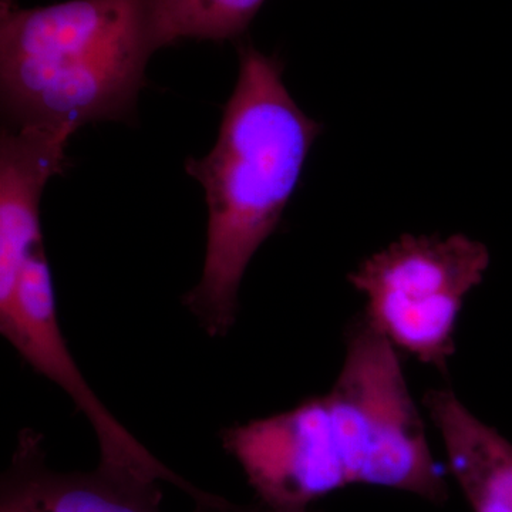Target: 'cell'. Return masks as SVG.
<instances>
[{
    "label": "cell",
    "mask_w": 512,
    "mask_h": 512,
    "mask_svg": "<svg viewBox=\"0 0 512 512\" xmlns=\"http://www.w3.org/2000/svg\"><path fill=\"white\" fill-rule=\"evenodd\" d=\"M282 72L276 57L242 45L217 144L185 164L205 190L208 237L200 282L184 303L212 336L234 326L249 262L278 228L322 131L292 99Z\"/></svg>",
    "instance_id": "6da1fadb"
},
{
    "label": "cell",
    "mask_w": 512,
    "mask_h": 512,
    "mask_svg": "<svg viewBox=\"0 0 512 512\" xmlns=\"http://www.w3.org/2000/svg\"><path fill=\"white\" fill-rule=\"evenodd\" d=\"M163 47L156 0L0 6V90L9 127L76 133L134 113L148 59Z\"/></svg>",
    "instance_id": "7a4b0ae2"
},
{
    "label": "cell",
    "mask_w": 512,
    "mask_h": 512,
    "mask_svg": "<svg viewBox=\"0 0 512 512\" xmlns=\"http://www.w3.org/2000/svg\"><path fill=\"white\" fill-rule=\"evenodd\" d=\"M326 399L352 485L446 503V471L431 453L400 352L362 315L346 332L345 360Z\"/></svg>",
    "instance_id": "3957f363"
},
{
    "label": "cell",
    "mask_w": 512,
    "mask_h": 512,
    "mask_svg": "<svg viewBox=\"0 0 512 512\" xmlns=\"http://www.w3.org/2000/svg\"><path fill=\"white\" fill-rule=\"evenodd\" d=\"M490 266L487 247L467 235H403L360 262L349 282L362 313L404 355L447 372L458 316Z\"/></svg>",
    "instance_id": "277c9868"
},
{
    "label": "cell",
    "mask_w": 512,
    "mask_h": 512,
    "mask_svg": "<svg viewBox=\"0 0 512 512\" xmlns=\"http://www.w3.org/2000/svg\"><path fill=\"white\" fill-rule=\"evenodd\" d=\"M2 335L40 375L69 394L92 424L101 468L120 476L158 483L167 481L190 495L195 512H238L239 505L198 490L178 477L128 433L101 404L74 362L57 319L55 288L45 249L40 248L20 272L8 301L0 305Z\"/></svg>",
    "instance_id": "5b68a950"
},
{
    "label": "cell",
    "mask_w": 512,
    "mask_h": 512,
    "mask_svg": "<svg viewBox=\"0 0 512 512\" xmlns=\"http://www.w3.org/2000/svg\"><path fill=\"white\" fill-rule=\"evenodd\" d=\"M222 441L254 490L256 512H308L352 485L326 394L231 427Z\"/></svg>",
    "instance_id": "8992f818"
},
{
    "label": "cell",
    "mask_w": 512,
    "mask_h": 512,
    "mask_svg": "<svg viewBox=\"0 0 512 512\" xmlns=\"http://www.w3.org/2000/svg\"><path fill=\"white\" fill-rule=\"evenodd\" d=\"M72 130L5 127L0 138V305L29 259L43 248L40 200L50 178L62 174Z\"/></svg>",
    "instance_id": "52a82bcc"
},
{
    "label": "cell",
    "mask_w": 512,
    "mask_h": 512,
    "mask_svg": "<svg viewBox=\"0 0 512 512\" xmlns=\"http://www.w3.org/2000/svg\"><path fill=\"white\" fill-rule=\"evenodd\" d=\"M160 503L158 483L100 466L86 473L53 470L33 430L20 433L0 487V512H161Z\"/></svg>",
    "instance_id": "ba28073f"
},
{
    "label": "cell",
    "mask_w": 512,
    "mask_h": 512,
    "mask_svg": "<svg viewBox=\"0 0 512 512\" xmlns=\"http://www.w3.org/2000/svg\"><path fill=\"white\" fill-rule=\"evenodd\" d=\"M423 404L471 511L512 512L511 441L474 416L453 390H430Z\"/></svg>",
    "instance_id": "9c48e42d"
},
{
    "label": "cell",
    "mask_w": 512,
    "mask_h": 512,
    "mask_svg": "<svg viewBox=\"0 0 512 512\" xmlns=\"http://www.w3.org/2000/svg\"><path fill=\"white\" fill-rule=\"evenodd\" d=\"M265 0H156L161 45L183 39L228 40L241 36Z\"/></svg>",
    "instance_id": "30bf717a"
},
{
    "label": "cell",
    "mask_w": 512,
    "mask_h": 512,
    "mask_svg": "<svg viewBox=\"0 0 512 512\" xmlns=\"http://www.w3.org/2000/svg\"><path fill=\"white\" fill-rule=\"evenodd\" d=\"M308 512H320V511L311 510V511H308Z\"/></svg>",
    "instance_id": "8fae6325"
}]
</instances>
